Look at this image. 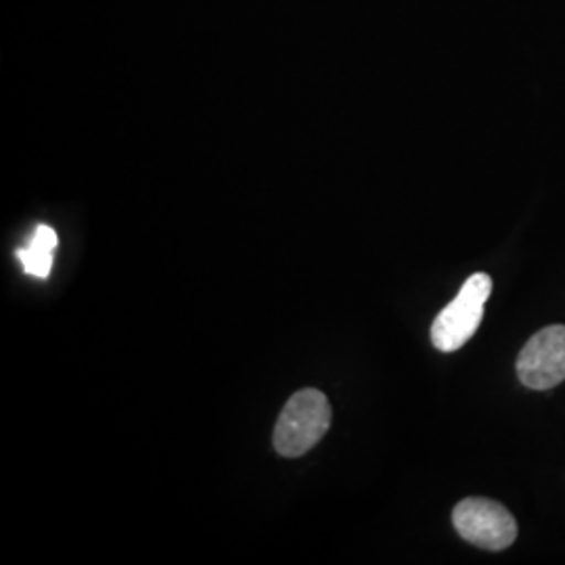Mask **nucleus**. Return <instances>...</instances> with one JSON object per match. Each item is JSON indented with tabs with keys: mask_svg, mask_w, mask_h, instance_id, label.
Returning <instances> with one entry per match:
<instances>
[{
	"mask_svg": "<svg viewBox=\"0 0 565 565\" xmlns=\"http://www.w3.org/2000/svg\"><path fill=\"white\" fill-rule=\"evenodd\" d=\"M520 382L530 390H551L565 380V324H551L530 338L518 359Z\"/></svg>",
	"mask_w": 565,
	"mask_h": 565,
	"instance_id": "4",
	"label": "nucleus"
},
{
	"mask_svg": "<svg viewBox=\"0 0 565 565\" xmlns=\"http://www.w3.org/2000/svg\"><path fill=\"white\" fill-rule=\"evenodd\" d=\"M57 243H60L57 233L51 226L46 224L36 226L30 245L18 249V258L23 264V270L32 277L46 279L53 268V254L57 249Z\"/></svg>",
	"mask_w": 565,
	"mask_h": 565,
	"instance_id": "5",
	"label": "nucleus"
},
{
	"mask_svg": "<svg viewBox=\"0 0 565 565\" xmlns=\"http://www.w3.org/2000/svg\"><path fill=\"white\" fill-rule=\"evenodd\" d=\"M492 294V279L476 273L465 281L459 296L446 306L431 324V342L440 352H455L473 338Z\"/></svg>",
	"mask_w": 565,
	"mask_h": 565,
	"instance_id": "2",
	"label": "nucleus"
},
{
	"mask_svg": "<svg viewBox=\"0 0 565 565\" xmlns=\"http://www.w3.org/2000/svg\"><path fill=\"white\" fill-rule=\"evenodd\" d=\"M459 536L486 551H503L518 539V524L505 507L490 499H465L452 511Z\"/></svg>",
	"mask_w": 565,
	"mask_h": 565,
	"instance_id": "3",
	"label": "nucleus"
},
{
	"mask_svg": "<svg viewBox=\"0 0 565 565\" xmlns=\"http://www.w3.org/2000/svg\"><path fill=\"white\" fill-rule=\"evenodd\" d=\"M329 427L331 406L323 392L315 387L300 390L285 404L281 417L275 425L273 445L281 457H302L323 440Z\"/></svg>",
	"mask_w": 565,
	"mask_h": 565,
	"instance_id": "1",
	"label": "nucleus"
}]
</instances>
